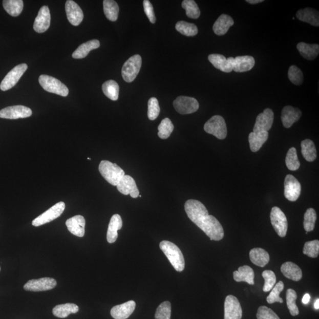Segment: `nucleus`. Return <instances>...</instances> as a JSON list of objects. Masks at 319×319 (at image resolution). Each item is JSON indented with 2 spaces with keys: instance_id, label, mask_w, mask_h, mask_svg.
Returning <instances> with one entry per match:
<instances>
[{
  "instance_id": "1",
  "label": "nucleus",
  "mask_w": 319,
  "mask_h": 319,
  "mask_svg": "<svg viewBox=\"0 0 319 319\" xmlns=\"http://www.w3.org/2000/svg\"><path fill=\"white\" fill-rule=\"evenodd\" d=\"M188 218L210 238L211 241H220L224 237L221 223L209 215L206 207L197 200H188L184 204Z\"/></svg>"
},
{
  "instance_id": "2",
  "label": "nucleus",
  "mask_w": 319,
  "mask_h": 319,
  "mask_svg": "<svg viewBox=\"0 0 319 319\" xmlns=\"http://www.w3.org/2000/svg\"><path fill=\"white\" fill-rule=\"evenodd\" d=\"M160 248L177 271L182 272L184 270L185 261L178 246L172 242L163 241L160 244Z\"/></svg>"
},
{
  "instance_id": "3",
  "label": "nucleus",
  "mask_w": 319,
  "mask_h": 319,
  "mask_svg": "<svg viewBox=\"0 0 319 319\" xmlns=\"http://www.w3.org/2000/svg\"><path fill=\"white\" fill-rule=\"evenodd\" d=\"M99 171L108 182L116 186L123 177L125 172L117 164L110 162V161L102 160L99 165Z\"/></svg>"
},
{
  "instance_id": "4",
  "label": "nucleus",
  "mask_w": 319,
  "mask_h": 319,
  "mask_svg": "<svg viewBox=\"0 0 319 319\" xmlns=\"http://www.w3.org/2000/svg\"><path fill=\"white\" fill-rule=\"evenodd\" d=\"M38 81L42 88L50 93L55 94L64 97H67L69 94L67 87L61 83L59 80L52 76L41 75L38 78Z\"/></svg>"
},
{
  "instance_id": "5",
  "label": "nucleus",
  "mask_w": 319,
  "mask_h": 319,
  "mask_svg": "<svg viewBox=\"0 0 319 319\" xmlns=\"http://www.w3.org/2000/svg\"><path fill=\"white\" fill-rule=\"evenodd\" d=\"M204 130L207 133L212 134L220 140L225 139L227 136L225 121L220 115H215L210 118L204 125Z\"/></svg>"
},
{
  "instance_id": "6",
  "label": "nucleus",
  "mask_w": 319,
  "mask_h": 319,
  "mask_svg": "<svg viewBox=\"0 0 319 319\" xmlns=\"http://www.w3.org/2000/svg\"><path fill=\"white\" fill-rule=\"evenodd\" d=\"M142 59L139 55H135L131 57L123 65L122 76L125 82H132L136 78L140 71Z\"/></svg>"
},
{
  "instance_id": "7",
  "label": "nucleus",
  "mask_w": 319,
  "mask_h": 319,
  "mask_svg": "<svg viewBox=\"0 0 319 319\" xmlns=\"http://www.w3.org/2000/svg\"><path fill=\"white\" fill-rule=\"evenodd\" d=\"M65 209V203L63 202L57 203L45 212L34 219L32 222V225L40 226L56 220L62 214Z\"/></svg>"
},
{
  "instance_id": "8",
  "label": "nucleus",
  "mask_w": 319,
  "mask_h": 319,
  "mask_svg": "<svg viewBox=\"0 0 319 319\" xmlns=\"http://www.w3.org/2000/svg\"><path fill=\"white\" fill-rule=\"evenodd\" d=\"M28 68V65L26 63L20 64L15 67L12 70L8 73L2 80L0 84V89L3 91H6L13 88L25 74Z\"/></svg>"
},
{
  "instance_id": "9",
  "label": "nucleus",
  "mask_w": 319,
  "mask_h": 319,
  "mask_svg": "<svg viewBox=\"0 0 319 319\" xmlns=\"http://www.w3.org/2000/svg\"><path fill=\"white\" fill-rule=\"evenodd\" d=\"M270 219L275 232L280 237H285L288 229V222L285 214L279 207L274 206L271 209Z\"/></svg>"
},
{
  "instance_id": "10",
  "label": "nucleus",
  "mask_w": 319,
  "mask_h": 319,
  "mask_svg": "<svg viewBox=\"0 0 319 319\" xmlns=\"http://www.w3.org/2000/svg\"><path fill=\"white\" fill-rule=\"evenodd\" d=\"M174 105L177 112L183 115L197 112L199 108L197 99L186 96H180L177 98L174 102Z\"/></svg>"
},
{
  "instance_id": "11",
  "label": "nucleus",
  "mask_w": 319,
  "mask_h": 319,
  "mask_svg": "<svg viewBox=\"0 0 319 319\" xmlns=\"http://www.w3.org/2000/svg\"><path fill=\"white\" fill-rule=\"evenodd\" d=\"M301 184L291 175L286 176L284 180V196L291 202L296 201L301 194Z\"/></svg>"
},
{
  "instance_id": "12",
  "label": "nucleus",
  "mask_w": 319,
  "mask_h": 319,
  "mask_svg": "<svg viewBox=\"0 0 319 319\" xmlns=\"http://www.w3.org/2000/svg\"><path fill=\"white\" fill-rule=\"evenodd\" d=\"M224 319H241L243 310L238 299L232 295L226 296L225 304Z\"/></svg>"
},
{
  "instance_id": "13",
  "label": "nucleus",
  "mask_w": 319,
  "mask_h": 319,
  "mask_svg": "<svg viewBox=\"0 0 319 319\" xmlns=\"http://www.w3.org/2000/svg\"><path fill=\"white\" fill-rule=\"evenodd\" d=\"M32 115V111L29 108L23 105L8 107L0 111V118L15 120L25 118Z\"/></svg>"
},
{
  "instance_id": "14",
  "label": "nucleus",
  "mask_w": 319,
  "mask_h": 319,
  "mask_svg": "<svg viewBox=\"0 0 319 319\" xmlns=\"http://www.w3.org/2000/svg\"><path fill=\"white\" fill-rule=\"evenodd\" d=\"M57 285L56 280L52 278H45L29 280L24 286V289L30 291H44L52 290Z\"/></svg>"
},
{
  "instance_id": "15",
  "label": "nucleus",
  "mask_w": 319,
  "mask_h": 319,
  "mask_svg": "<svg viewBox=\"0 0 319 319\" xmlns=\"http://www.w3.org/2000/svg\"><path fill=\"white\" fill-rule=\"evenodd\" d=\"M274 115L273 111L270 109L264 110L263 113L257 116L253 132L259 133L267 132L272 127L273 124Z\"/></svg>"
},
{
  "instance_id": "16",
  "label": "nucleus",
  "mask_w": 319,
  "mask_h": 319,
  "mask_svg": "<svg viewBox=\"0 0 319 319\" xmlns=\"http://www.w3.org/2000/svg\"><path fill=\"white\" fill-rule=\"evenodd\" d=\"M51 13L48 6H43L38 11L34 21L33 29L36 32L42 33L47 31L51 25Z\"/></svg>"
},
{
  "instance_id": "17",
  "label": "nucleus",
  "mask_w": 319,
  "mask_h": 319,
  "mask_svg": "<svg viewBox=\"0 0 319 319\" xmlns=\"http://www.w3.org/2000/svg\"><path fill=\"white\" fill-rule=\"evenodd\" d=\"M117 189L124 195H130L133 198L139 197V190L137 186L135 180L132 176L125 175L117 185Z\"/></svg>"
},
{
  "instance_id": "18",
  "label": "nucleus",
  "mask_w": 319,
  "mask_h": 319,
  "mask_svg": "<svg viewBox=\"0 0 319 319\" xmlns=\"http://www.w3.org/2000/svg\"><path fill=\"white\" fill-rule=\"evenodd\" d=\"M68 20L71 25L78 26L83 19V13L80 7L72 0H68L65 5Z\"/></svg>"
},
{
  "instance_id": "19",
  "label": "nucleus",
  "mask_w": 319,
  "mask_h": 319,
  "mask_svg": "<svg viewBox=\"0 0 319 319\" xmlns=\"http://www.w3.org/2000/svg\"><path fill=\"white\" fill-rule=\"evenodd\" d=\"M302 115V111L291 106L284 107L282 112V121L284 127L289 129L294 123L297 122Z\"/></svg>"
},
{
  "instance_id": "20",
  "label": "nucleus",
  "mask_w": 319,
  "mask_h": 319,
  "mask_svg": "<svg viewBox=\"0 0 319 319\" xmlns=\"http://www.w3.org/2000/svg\"><path fill=\"white\" fill-rule=\"evenodd\" d=\"M136 302L130 301L122 305L115 306L111 310V316L114 319H126L133 314L136 309Z\"/></svg>"
},
{
  "instance_id": "21",
  "label": "nucleus",
  "mask_w": 319,
  "mask_h": 319,
  "mask_svg": "<svg viewBox=\"0 0 319 319\" xmlns=\"http://www.w3.org/2000/svg\"><path fill=\"white\" fill-rule=\"evenodd\" d=\"M86 224V220L81 215H76L74 217L68 219L66 222L69 231L73 235L78 237L84 236Z\"/></svg>"
},
{
  "instance_id": "22",
  "label": "nucleus",
  "mask_w": 319,
  "mask_h": 319,
  "mask_svg": "<svg viewBox=\"0 0 319 319\" xmlns=\"http://www.w3.org/2000/svg\"><path fill=\"white\" fill-rule=\"evenodd\" d=\"M233 59L232 57L226 59L224 56L220 54H211L208 56L209 61L215 68L226 73L231 72L233 71Z\"/></svg>"
},
{
  "instance_id": "23",
  "label": "nucleus",
  "mask_w": 319,
  "mask_h": 319,
  "mask_svg": "<svg viewBox=\"0 0 319 319\" xmlns=\"http://www.w3.org/2000/svg\"><path fill=\"white\" fill-rule=\"evenodd\" d=\"M254 65L255 59L251 56H237L232 60L233 71L236 72L250 71Z\"/></svg>"
},
{
  "instance_id": "24",
  "label": "nucleus",
  "mask_w": 319,
  "mask_h": 319,
  "mask_svg": "<svg viewBox=\"0 0 319 319\" xmlns=\"http://www.w3.org/2000/svg\"><path fill=\"white\" fill-rule=\"evenodd\" d=\"M122 227V221L120 215L115 214L111 218L109 228L107 231V241L110 244H113L117 241L118 238V230Z\"/></svg>"
},
{
  "instance_id": "25",
  "label": "nucleus",
  "mask_w": 319,
  "mask_h": 319,
  "mask_svg": "<svg viewBox=\"0 0 319 319\" xmlns=\"http://www.w3.org/2000/svg\"><path fill=\"white\" fill-rule=\"evenodd\" d=\"M233 24L234 21L231 17L227 14H223L214 23V32L218 36L224 35Z\"/></svg>"
},
{
  "instance_id": "26",
  "label": "nucleus",
  "mask_w": 319,
  "mask_h": 319,
  "mask_svg": "<svg viewBox=\"0 0 319 319\" xmlns=\"http://www.w3.org/2000/svg\"><path fill=\"white\" fill-rule=\"evenodd\" d=\"M296 17L299 20L309 23L313 26H319L318 11L311 8L307 7L299 10L296 13Z\"/></svg>"
},
{
  "instance_id": "27",
  "label": "nucleus",
  "mask_w": 319,
  "mask_h": 319,
  "mask_svg": "<svg viewBox=\"0 0 319 319\" xmlns=\"http://www.w3.org/2000/svg\"><path fill=\"white\" fill-rule=\"evenodd\" d=\"M233 279L237 282H246L251 285L254 284V271L248 266H244L233 272Z\"/></svg>"
},
{
  "instance_id": "28",
  "label": "nucleus",
  "mask_w": 319,
  "mask_h": 319,
  "mask_svg": "<svg viewBox=\"0 0 319 319\" xmlns=\"http://www.w3.org/2000/svg\"><path fill=\"white\" fill-rule=\"evenodd\" d=\"M251 262L257 266L264 267L270 261V255L265 249L260 248H253L249 252Z\"/></svg>"
},
{
  "instance_id": "29",
  "label": "nucleus",
  "mask_w": 319,
  "mask_h": 319,
  "mask_svg": "<svg viewBox=\"0 0 319 319\" xmlns=\"http://www.w3.org/2000/svg\"><path fill=\"white\" fill-rule=\"evenodd\" d=\"M281 271L286 278L299 282L302 278V271L297 265L291 263H284L281 267Z\"/></svg>"
},
{
  "instance_id": "30",
  "label": "nucleus",
  "mask_w": 319,
  "mask_h": 319,
  "mask_svg": "<svg viewBox=\"0 0 319 319\" xmlns=\"http://www.w3.org/2000/svg\"><path fill=\"white\" fill-rule=\"evenodd\" d=\"M268 133L267 132H252L249 134L248 141L251 151L252 152L259 151L268 140Z\"/></svg>"
},
{
  "instance_id": "31",
  "label": "nucleus",
  "mask_w": 319,
  "mask_h": 319,
  "mask_svg": "<svg viewBox=\"0 0 319 319\" xmlns=\"http://www.w3.org/2000/svg\"><path fill=\"white\" fill-rule=\"evenodd\" d=\"M100 43L98 40L95 39L87 41L79 46L78 48L73 53L72 57L76 59L84 58L92 50L98 49Z\"/></svg>"
},
{
  "instance_id": "32",
  "label": "nucleus",
  "mask_w": 319,
  "mask_h": 319,
  "mask_svg": "<svg viewBox=\"0 0 319 319\" xmlns=\"http://www.w3.org/2000/svg\"><path fill=\"white\" fill-rule=\"evenodd\" d=\"M297 49L304 58L310 60L316 59L319 53V46L317 44L309 45L301 42L297 44Z\"/></svg>"
},
{
  "instance_id": "33",
  "label": "nucleus",
  "mask_w": 319,
  "mask_h": 319,
  "mask_svg": "<svg viewBox=\"0 0 319 319\" xmlns=\"http://www.w3.org/2000/svg\"><path fill=\"white\" fill-rule=\"evenodd\" d=\"M79 307L74 303L57 305L54 307L53 314L57 317H67L69 314L78 312Z\"/></svg>"
},
{
  "instance_id": "34",
  "label": "nucleus",
  "mask_w": 319,
  "mask_h": 319,
  "mask_svg": "<svg viewBox=\"0 0 319 319\" xmlns=\"http://www.w3.org/2000/svg\"><path fill=\"white\" fill-rule=\"evenodd\" d=\"M3 5L8 14L17 17L22 12L24 3L22 0H4Z\"/></svg>"
},
{
  "instance_id": "35",
  "label": "nucleus",
  "mask_w": 319,
  "mask_h": 319,
  "mask_svg": "<svg viewBox=\"0 0 319 319\" xmlns=\"http://www.w3.org/2000/svg\"><path fill=\"white\" fill-rule=\"evenodd\" d=\"M301 147L303 156L306 160L312 162L317 158L316 148L312 140L306 139L302 141Z\"/></svg>"
},
{
  "instance_id": "36",
  "label": "nucleus",
  "mask_w": 319,
  "mask_h": 319,
  "mask_svg": "<svg viewBox=\"0 0 319 319\" xmlns=\"http://www.w3.org/2000/svg\"><path fill=\"white\" fill-rule=\"evenodd\" d=\"M103 6L106 17L111 22L116 21L120 10L118 4L114 0H104L103 2Z\"/></svg>"
},
{
  "instance_id": "37",
  "label": "nucleus",
  "mask_w": 319,
  "mask_h": 319,
  "mask_svg": "<svg viewBox=\"0 0 319 319\" xmlns=\"http://www.w3.org/2000/svg\"><path fill=\"white\" fill-rule=\"evenodd\" d=\"M102 89L103 94L107 97L112 100V101H117L119 97V91L120 87L118 84L113 80H109L103 83Z\"/></svg>"
},
{
  "instance_id": "38",
  "label": "nucleus",
  "mask_w": 319,
  "mask_h": 319,
  "mask_svg": "<svg viewBox=\"0 0 319 319\" xmlns=\"http://www.w3.org/2000/svg\"><path fill=\"white\" fill-rule=\"evenodd\" d=\"M177 31L186 36L192 37L197 35L198 33L197 26L193 23L184 21H180L176 23Z\"/></svg>"
},
{
  "instance_id": "39",
  "label": "nucleus",
  "mask_w": 319,
  "mask_h": 319,
  "mask_svg": "<svg viewBox=\"0 0 319 319\" xmlns=\"http://www.w3.org/2000/svg\"><path fill=\"white\" fill-rule=\"evenodd\" d=\"M182 6L183 9L186 10V13L188 17L197 19L201 15V11L197 4L194 0H184Z\"/></svg>"
},
{
  "instance_id": "40",
  "label": "nucleus",
  "mask_w": 319,
  "mask_h": 319,
  "mask_svg": "<svg viewBox=\"0 0 319 319\" xmlns=\"http://www.w3.org/2000/svg\"><path fill=\"white\" fill-rule=\"evenodd\" d=\"M286 164L288 168L291 171L298 170L301 166V163L298 159L297 151L294 147H291L288 151L286 157Z\"/></svg>"
},
{
  "instance_id": "41",
  "label": "nucleus",
  "mask_w": 319,
  "mask_h": 319,
  "mask_svg": "<svg viewBox=\"0 0 319 319\" xmlns=\"http://www.w3.org/2000/svg\"><path fill=\"white\" fill-rule=\"evenodd\" d=\"M158 136L161 139L166 140L171 136L173 131L174 130V125L170 119L166 118L161 121L158 126Z\"/></svg>"
},
{
  "instance_id": "42",
  "label": "nucleus",
  "mask_w": 319,
  "mask_h": 319,
  "mask_svg": "<svg viewBox=\"0 0 319 319\" xmlns=\"http://www.w3.org/2000/svg\"><path fill=\"white\" fill-rule=\"evenodd\" d=\"M297 295L295 290L289 289L287 290L286 301L288 309L290 311V314L293 316H297L299 314L298 307L295 303Z\"/></svg>"
},
{
  "instance_id": "43",
  "label": "nucleus",
  "mask_w": 319,
  "mask_h": 319,
  "mask_svg": "<svg viewBox=\"0 0 319 319\" xmlns=\"http://www.w3.org/2000/svg\"><path fill=\"white\" fill-rule=\"evenodd\" d=\"M317 220L316 211L313 208H309L304 215V228L306 232L312 231L314 228L315 223Z\"/></svg>"
},
{
  "instance_id": "44",
  "label": "nucleus",
  "mask_w": 319,
  "mask_h": 319,
  "mask_svg": "<svg viewBox=\"0 0 319 319\" xmlns=\"http://www.w3.org/2000/svg\"><path fill=\"white\" fill-rule=\"evenodd\" d=\"M284 289V283L280 281L272 288V291L267 298V301L269 304H272L275 302L283 303V300L280 297V294Z\"/></svg>"
},
{
  "instance_id": "45",
  "label": "nucleus",
  "mask_w": 319,
  "mask_h": 319,
  "mask_svg": "<svg viewBox=\"0 0 319 319\" xmlns=\"http://www.w3.org/2000/svg\"><path fill=\"white\" fill-rule=\"evenodd\" d=\"M172 312L171 303L164 302L157 307L155 314L156 319H171Z\"/></svg>"
},
{
  "instance_id": "46",
  "label": "nucleus",
  "mask_w": 319,
  "mask_h": 319,
  "mask_svg": "<svg viewBox=\"0 0 319 319\" xmlns=\"http://www.w3.org/2000/svg\"><path fill=\"white\" fill-rule=\"evenodd\" d=\"M288 76L290 81L295 86H301L303 82V72L295 65H291L288 72Z\"/></svg>"
},
{
  "instance_id": "47",
  "label": "nucleus",
  "mask_w": 319,
  "mask_h": 319,
  "mask_svg": "<svg viewBox=\"0 0 319 319\" xmlns=\"http://www.w3.org/2000/svg\"><path fill=\"white\" fill-rule=\"evenodd\" d=\"M303 253L311 258H317L319 253L318 240L306 242L303 248Z\"/></svg>"
},
{
  "instance_id": "48",
  "label": "nucleus",
  "mask_w": 319,
  "mask_h": 319,
  "mask_svg": "<svg viewBox=\"0 0 319 319\" xmlns=\"http://www.w3.org/2000/svg\"><path fill=\"white\" fill-rule=\"evenodd\" d=\"M160 112V108L158 100L156 98H152L148 102V117L149 120H155L158 117Z\"/></svg>"
},
{
  "instance_id": "49",
  "label": "nucleus",
  "mask_w": 319,
  "mask_h": 319,
  "mask_svg": "<svg viewBox=\"0 0 319 319\" xmlns=\"http://www.w3.org/2000/svg\"><path fill=\"white\" fill-rule=\"evenodd\" d=\"M262 275L265 280L263 291L264 292L270 291L275 285V274L274 272L271 270H265L263 271Z\"/></svg>"
},
{
  "instance_id": "50",
  "label": "nucleus",
  "mask_w": 319,
  "mask_h": 319,
  "mask_svg": "<svg viewBox=\"0 0 319 319\" xmlns=\"http://www.w3.org/2000/svg\"><path fill=\"white\" fill-rule=\"evenodd\" d=\"M257 317V319H280L273 310L264 306L259 307Z\"/></svg>"
},
{
  "instance_id": "51",
  "label": "nucleus",
  "mask_w": 319,
  "mask_h": 319,
  "mask_svg": "<svg viewBox=\"0 0 319 319\" xmlns=\"http://www.w3.org/2000/svg\"><path fill=\"white\" fill-rule=\"evenodd\" d=\"M143 6L146 15L148 18L150 22L154 24V23H156V19L152 4L148 0H144Z\"/></svg>"
},
{
  "instance_id": "52",
  "label": "nucleus",
  "mask_w": 319,
  "mask_h": 319,
  "mask_svg": "<svg viewBox=\"0 0 319 319\" xmlns=\"http://www.w3.org/2000/svg\"><path fill=\"white\" fill-rule=\"evenodd\" d=\"M310 300V295L309 294L307 293L305 294L304 296H303V299H302V302L303 304L307 305V304H308V303H309Z\"/></svg>"
},
{
  "instance_id": "53",
  "label": "nucleus",
  "mask_w": 319,
  "mask_h": 319,
  "mask_svg": "<svg viewBox=\"0 0 319 319\" xmlns=\"http://www.w3.org/2000/svg\"><path fill=\"white\" fill-rule=\"evenodd\" d=\"M263 2V0H247L246 1V2L251 4V5H256V4H259Z\"/></svg>"
},
{
  "instance_id": "54",
  "label": "nucleus",
  "mask_w": 319,
  "mask_h": 319,
  "mask_svg": "<svg viewBox=\"0 0 319 319\" xmlns=\"http://www.w3.org/2000/svg\"><path fill=\"white\" fill-rule=\"evenodd\" d=\"M314 308L317 310L319 309V299H317V301L314 303Z\"/></svg>"
},
{
  "instance_id": "55",
  "label": "nucleus",
  "mask_w": 319,
  "mask_h": 319,
  "mask_svg": "<svg viewBox=\"0 0 319 319\" xmlns=\"http://www.w3.org/2000/svg\"><path fill=\"white\" fill-rule=\"evenodd\" d=\"M0 270H1V268H0Z\"/></svg>"
}]
</instances>
